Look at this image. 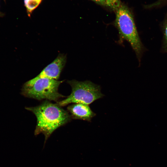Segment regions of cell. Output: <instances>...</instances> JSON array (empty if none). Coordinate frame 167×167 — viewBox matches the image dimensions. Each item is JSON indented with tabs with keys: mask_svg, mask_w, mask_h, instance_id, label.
I'll use <instances>...</instances> for the list:
<instances>
[{
	"mask_svg": "<svg viewBox=\"0 0 167 167\" xmlns=\"http://www.w3.org/2000/svg\"><path fill=\"white\" fill-rule=\"evenodd\" d=\"M42 0H24V5L28 16L39 5Z\"/></svg>",
	"mask_w": 167,
	"mask_h": 167,
	"instance_id": "obj_8",
	"label": "cell"
},
{
	"mask_svg": "<svg viewBox=\"0 0 167 167\" xmlns=\"http://www.w3.org/2000/svg\"><path fill=\"white\" fill-rule=\"evenodd\" d=\"M67 82L71 86L72 91L66 99L57 102L60 106L71 103L89 105L104 96L101 92L100 86L90 81L73 80H68Z\"/></svg>",
	"mask_w": 167,
	"mask_h": 167,
	"instance_id": "obj_4",
	"label": "cell"
},
{
	"mask_svg": "<svg viewBox=\"0 0 167 167\" xmlns=\"http://www.w3.org/2000/svg\"><path fill=\"white\" fill-rule=\"evenodd\" d=\"M67 110L71 114V118L80 119L90 122L96 114L88 105L82 103H74L69 106Z\"/></svg>",
	"mask_w": 167,
	"mask_h": 167,
	"instance_id": "obj_6",
	"label": "cell"
},
{
	"mask_svg": "<svg viewBox=\"0 0 167 167\" xmlns=\"http://www.w3.org/2000/svg\"><path fill=\"white\" fill-rule=\"evenodd\" d=\"M163 31L165 49L167 52V19L165 21L164 24Z\"/></svg>",
	"mask_w": 167,
	"mask_h": 167,
	"instance_id": "obj_9",
	"label": "cell"
},
{
	"mask_svg": "<svg viewBox=\"0 0 167 167\" xmlns=\"http://www.w3.org/2000/svg\"><path fill=\"white\" fill-rule=\"evenodd\" d=\"M4 2H6V0H2Z\"/></svg>",
	"mask_w": 167,
	"mask_h": 167,
	"instance_id": "obj_12",
	"label": "cell"
},
{
	"mask_svg": "<svg viewBox=\"0 0 167 167\" xmlns=\"http://www.w3.org/2000/svg\"><path fill=\"white\" fill-rule=\"evenodd\" d=\"M115 18L113 25L119 35L118 43L126 41L130 45L140 62L143 51V46L139 37L133 15L129 8L121 3L114 11Z\"/></svg>",
	"mask_w": 167,
	"mask_h": 167,
	"instance_id": "obj_2",
	"label": "cell"
},
{
	"mask_svg": "<svg viewBox=\"0 0 167 167\" xmlns=\"http://www.w3.org/2000/svg\"><path fill=\"white\" fill-rule=\"evenodd\" d=\"M101 6L114 11L121 5L120 0H90Z\"/></svg>",
	"mask_w": 167,
	"mask_h": 167,
	"instance_id": "obj_7",
	"label": "cell"
},
{
	"mask_svg": "<svg viewBox=\"0 0 167 167\" xmlns=\"http://www.w3.org/2000/svg\"><path fill=\"white\" fill-rule=\"evenodd\" d=\"M4 15L5 14L0 10V17H3L4 16Z\"/></svg>",
	"mask_w": 167,
	"mask_h": 167,
	"instance_id": "obj_11",
	"label": "cell"
},
{
	"mask_svg": "<svg viewBox=\"0 0 167 167\" xmlns=\"http://www.w3.org/2000/svg\"><path fill=\"white\" fill-rule=\"evenodd\" d=\"M167 3V0H157L155 2L145 6L147 8H151L158 7Z\"/></svg>",
	"mask_w": 167,
	"mask_h": 167,
	"instance_id": "obj_10",
	"label": "cell"
},
{
	"mask_svg": "<svg viewBox=\"0 0 167 167\" xmlns=\"http://www.w3.org/2000/svg\"><path fill=\"white\" fill-rule=\"evenodd\" d=\"M35 115L37 123L34 135L40 133L45 137L44 145L53 132L60 126L68 122L71 118L68 113L57 104H53L47 101L33 107H26Z\"/></svg>",
	"mask_w": 167,
	"mask_h": 167,
	"instance_id": "obj_1",
	"label": "cell"
},
{
	"mask_svg": "<svg viewBox=\"0 0 167 167\" xmlns=\"http://www.w3.org/2000/svg\"><path fill=\"white\" fill-rule=\"evenodd\" d=\"M63 82L36 77L24 84L22 93L27 97L38 100L46 99L57 101L60 98L65 97L58 92V87Z\"/></svg>",
	"mask_w": 167,
	"mask_h": 167,
	"instance_id": "obj_3",
	"label": "cell"
},
{
	"mask_svg": "<svg viewBox=\"0 0 167 167\" xmlns=\"http://www.w3.org/2000/svg\"><path fill=\"white\" fill-rule=\"evenodd\" d=\"M66 62V56L59 54L53 62L45 67L36 77H46L57 80Z\"/></svg>",
	"mask_w": 167,
	"mask_h": 167,
	"instance_id": "obj_5",
	"label": "cell"
}]
</instances>
